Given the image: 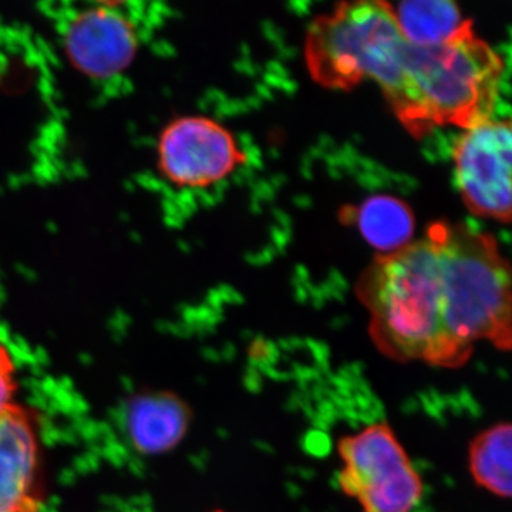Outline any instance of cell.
Segmentation results:
<instances>
[{
	"instance_id": "6da1fadb",
	"label": "cell",
	"mask_w": 512,
	"mask_h": 512,
	"mask_svg": "<svg viewBox=\"0 0 512 512\" xmlns=\"http://www.w3.org/2000/svg\"><path fill=\"white\" fill-rule=\"evenodd\" d=\"M377 349L397 362L456 367L444 323L439 256L429 237L376 256L356 284Z\"/></svg>"
},
{
	"instance_id": "7a4b0ae2",
	"label": "cell",
	"mask_w": 512,
	"mask_h": 512,
	"mask_svg": "<svg viewBox=\"0 0 512 512\" xmlns=\"http://www.w3.org/2000/svg\"><path fill=\"white\" fill-rule=\"evenodd\" d=\"M504 69L503 57L474 32L441 46L407 43L399 76L384 97L414 137L434 127L467 130L491 120Z\"/></svg>"
},
{
	"instance_id": "3957f363",
	"label": "cell",
	"mask_w": 512,
	"mask_h": 512,
	"mask_svg": "<svg viewBox=\"0 0 512 512\" xmlns=\"http://www.w3.org/2000/svg\"><path fill=\"white\" fill-rule=\"evenodd\" d=\"M426 235L439 256L444 323L456 366L466 365L478 342L510 352L511 268L493 235L447 221L434 222Z\"/></svg>"
},
{
	"instance_id": "277c9868",
	"label": "cell",
	"mask_w": 512,
	"mask_h": 512,
	"mask_svg": "<svg viewBox=\"0 0 512 512\" xmlns=\"http://www.w3.org/2000/svg\"><path fill=\"white\" fill-rule=\"evenodd\" d=\"M406 45L389 3L343 2L309 25L306 66L325 89L348 92L372 79L386 94L399 76Z\"/></svg>"
},
{
	"instance_id": "5b68a950",
	"label": "cell",
	"mask_w": 512,
	"mask_h": 512,
	"mask_svg": "<svg viewBox=\"0 0 512 512\" xmlns=\"http://www.w3.org/2000/svg\"><path fill=\"white\" fill-rule=\"evenodd\" d=\"M338 451L340 487L363 512H412L420 503L423 481L389 424L343 437Z\"/></svg>"
},
{
	"instance_id": "8992f818",
	"label": "cell",
	"mask_w": 512,
	"mask_h": 512,
	"mask_svg": "<svg viewBox=\"0 0 512 512\" xmlns=\"http://www.w3.org/2000/svg\"><path fill=\"white\" fill-rule=\"evenodd\" d=\"M153 157L158 178L180 191L208 190L248 161L234 134L202 114L165 121L154 140Z\"/></svg>"
},
{
	"instance_id": "52a82bcc",
	"label": "cell",
	"mask_w": 512,
	"mask_h": 512,
	"mask_svg": "<svg viewBox=\"0 0 512 512\" xmlns=\"http://www.w3.org/2000/svg\"><path fill=\"white\" fill-rule=\"evenodd\" d=\"M60 47L74 72L94 83L126 76L143 47V35L126 3L97 2L72 10L60 26Z\"/></svg>"
},
{
	"instance_id": "ba28073f",
	"label": "cell",
	"mask_w": 512,
	"mask_h": 512,
	"mask_svg": "<svg viewBox=\"0 0 512 512\" xmlns=\"http://www.w3.org/2000/svg\"><path fill=\"white\" fill-rule=\"evenodd\" d=\"M512 133L510 120L467 128L454 146L458 191L477 217L510 224Z\"/></svg>"
},
{
	"instance_id": "9c48e42d",
	"label": "cell",
	"mask_w": 512,
	"mask_h": 512,
	"mask_svg": "<svg viewBox=\"0 0 512 512\" xmlns=\"http://www.w3.org/2000/svg\"><path fill=\"white\" fill-rule=\"evenodd\" d=\"M42 503L35 417L15 403L0 414V512H39Z\"/></svg>"
},
{
	"instance_id": "30bf717a",
	"label": "cell",
	"mask_w": 512,
	"mask_h": 512,
	"mask_svg": "<svg viewBox=\"0 0 512 512\" xmlns=\"http://www.w3.org/2000/svg\"><path fill=\"white\" fill-rule=\"evenodd\" d=\"M128 440L141 454H163L183 441L191 423V410L173 393H147L128 403Z\"/></svg>"
},
{
	"instance_id": "8fae6325",
	"label": "cell",
	"mask_w": 512,
	"mask_h": 512,
	"mask_svg": "<svg viewBox=\"0 0 512 512\" xmlns=\"http://www.w3.org/2000/svg\"><path fill=\"white\" fill-rule=\"evenodd\" d=\"M389 6L404 40L412 46L446 45L474 32L473 22L448 0H410Z\"/></svg>"
},
{
	"instance_id": "7c38bea8",
	"label": "cell",
	"mask_w": 512,
	"mask_h": 512,
	"mask_svg": "<svg viewBox=\"0 0 512 512\" xmlns=\"http://www.w3.org/2000/svg\"><path fill=\"white\" fill-rule=\"evenodd\" d=\"M360 234L380 255H389L412 244L414 215L409 205L393 195L367 198L353 212Z\"/></svg>"
},
{
	"instance_id": "4fadbf2b",
	"label": "cell",
	"mask_w": 512,
	"mask_h": 512,
	"mask_svg": "<svg viewBox=\"0 0 512 512\" xmlns=\"http://www.w3.org/2000/svg\"><path fill=\"white\" fill-rule=\"evenodd\" d=\"M510 423H497L477 434L468 448V468L478 487L497 497L511 498Z\"/></svg>"
},
{
	"instance_id": "5bb4252c",
	"label": "cell",
	"mask_w": 512,
	"mask_h": 512,
	"mask_svg": "<svg viewBox=\"0 0 512 512\" xmlns=\"http://www.w3.org/2000/svg\"><path fill=\"white\" fill-rule=\"evenodd\" d=\"M16 366L9 349L0 343V414L15 404Z\"/></svg>"
},
{
	"instance_id": "9a60e30c",
	"label": "cell",
	"mask_w": 512,
	"mask_h": 512,
	"mask_svg": "<svg viewBox=\"0 0 512 512\" xmlns=\"http://www.w3.org/2000/svg\"><path fill=\"white\" fill-rule=\"evenodd\" d=\"M215 512H222V511H215Z\"/></svg>"
}]
</instances>
